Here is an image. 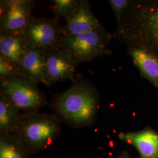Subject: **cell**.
<instances>
[{
    "label": "cell",
    "instance_id": "cell-12",
    "mask_svg": "<svg viewBox=\"0 0 158 158\" xmlns=\"http://www.w3.org/2000/svg\"><path fill=\"white\" fill-rule=\"evenodd\" d=\"M19 74L36 84L45 83L46 78L45 51L38 48H30L19 64Z\"/></svg>",
    "mask_w": 158,
    "mask_h": 158
},
{
    "label": "cell",
    "instance_id": "cell-11",
    "mask_svg": "<svg viewBox=\"0 0 158 158\" xmlns=\"http://www.w3.org/2000/svg\"><path fill=\"white\" fill-rule=\"evenodd\" d=\"M127 51L142 77L158 92V56L143 47L128 44Z\"/></svg>",
    "mask_w": 158,
    "mask_h": 158
},
{
    "label": "cell",
    "instance_id": "cell-4",
    "mask_svg": "<svg viewBox=\"0 0 158 158\" xmlns=\"http://www.w3.org/2000/svg\"><path fill=\"white\" fill-rule=\"evenodd\" d=\"M0 93L23 113L39 111L49 104L38 85L19 74L0 80Z\"/></svg>",
    "mask_w": 158,
    "mask_h": 158
},
{
    "label": "cell",
    "instance_id": "cell-8",
    "mask_svg": "<svg viewBox=\"0 0 158 158\" xmlns=\"http://www.w3.org/2000/svg\"><path fill=\"white\" fill-rule=\"evenodd\" d=\"M44 51L47 70L45 85L48 87L66 80L73 83L76 81V68L79 63L70 51L60 47Z\"/></svg>",
    "mask_w": 158,
    "mask_h": 158
},
{
    "label": "cell",
    "instance_id": "cell-7",
    "mask_svg": "<svg viewBox=\"0 0 158 158\" xmlns=\"http://www.w3.org/2000/svg\"><path fill=\"white\" fill-rule=\"evenodd\" d=\"M62 26L59 19L46 17L31 18L23 35L30 48L44 51L60 48L62 39Z\"/></svg>",
    "mask_w": 158,
    "mask_h": 158
},
{
    "label": "cell",
    "instance_id": "cell-2",
    "mask_svg": "<svg viewBox=\"0 0 158 158\" xmlns=\"http://www.w3.org/2000/svg\"><path fill=\"white\" fill-rule=\"evenodd\" d=\"M100 101V93L96 85L80 77L67 90L55 96L51 105L61 121L80 128L95 123Z\"/></svg>",
    "mask_w": 158,
    "mask_h": 158
},
{
    "label": "cell",
    "instance_id": "cell-6",
    "mask_svg": "<svg viewBox=\"0 0 158 158\" xmlns=\"http://www.w3.org/2000/svg\"><path fill=\"white\" fill-rule=\"evenodd\" d=\"M36 3L33 0L0 1V35L23 34Z\"/></svg>",
    "mask_w": 158,
    "mask_h": 158
},
{
    "label": "cell",
    "instance_id": "cell-1",
    "mask_svg": "<svg viewBox=\"0 0 158 158\" xmlns=\"http://www.w3.org/2000/svg\"><path fill=\"white\" fill-rule=\"evenodd\" d=\"M113 37L125 45L146 48L158 56V0H132Z\"/></svg>",
    "mask_w": 158,
    "mask_h": 158
},
{
    "label": "cell",
    "instance_id": "cell-16",
    "mask_svg": "<svg viewBox=\"0 0 158 158\" xmlns=\"http://www.w3.org/2000/svg\"><path fill=\"white\" fill-rule=\"evenodd\" d=\"M80 0H52L53 11L55 18H60L66 19L76 10Z\"/></svg>",
    "mask_w": 158,
    "mask_h": 158
},
{
    "label": "cell",
    "instance_id": "cell-9",
    "mask_svg": "<svg viewBox=\"0 0 158 158\" xmlns=\"http://www.w3.org/2000/svg\"><path fill=\"white\" fill-rule=\"evenodd\" d=\"M66 20L62 27L63 36L83 34L103 27L93 14L87 0H80L77 7Z\"/></svg>",
    "mask_w": 158,
    "mask_h": 158
},
{
    "label": "cell",
    "instance_id": "cell-17",
    "mask_svg": "<svg viewBox=\"0 0 158 158\" xmlns=\"http://www.w3.org/2000/svg\"><path fill=\"white\" fill-rule=\"evenodd\" d=\"M19 74L18 66L5 57L0 56V80L10 79Z\"/></svg>",
    "mask_w": 158,
    "mask_h": 158
},
{
    "label": "cell",
    "instance_id": "cell-19",
    "mask_svg": "<svg viewBox=\"0 0 158 158\" xmlns=\"http://www.w3.org/2000/svg\"><path fill=\"white\" fill-rule=\"evenodd\" d=\"M116 158H131L130 156V153L127 151H124L120 153Z\"/></svg>",
    "mask_w": 158,
    "mask_h": 158
},
{
    "label": "cell",
    "instance_id": "cell-10",
    "mask_svg": "<svg viewBox=\"0 0 158 158\" xmlns=\"http://www.w3.org/2000/svg\"><path fill=\"white\" fill-rule=\"evenodd\" d=\"M119 139L134 147L140 158H158V131L150 127L132 132H121Z\"/></svg>",
    "mask_w": 158,
    "mask_h": 158
},
{
    "label": "cell",
    "instance_id": "cell-13",
    "mask_svg": "<svg viewBox=\"0 0 158 158\" xmlns=\"http://www.w3.org/2000/svg\"><path fill=\"white\" fill-rule=\"evenodd\" d=\"M29 49L28 44L23 34L0 35V56L7 59L18 66Z\"/></svg>",
    "mask_w": 158,
    "mask_h": 158
},
{
    "label": "cell",
    "instance_id": "cell-5",
    "mask_svg": "<svg viewBox=\"0 0 158 158\" xmlns=\"http://www.w3.org/2000/svg\"><path fill=\"white\" fill-rule=\"evenodd\" d=\"M113 35L102 28L74 36H63L60 48L70 51L79 64L90 62L94 59L110 56L112 51L109 43Z\"/></svg>",
    "mask_w": 158,
    "mask_h": 158
},
{
    "label": "cell",
    "instance_id": "cell-18",
    "mask_svg": "<svg viewBox=\"0 0 158 158\" xmlns=\"http://www.w3.org/2000/svg\"><path fill=\"white\" fill-rule=\"evenodd\" d=\"M108 2L113 9L118 23L122 19L125 10L131 4L132 0H108Z\"/></svg>",
    "mask_w": 158,
    "mask_h": 158
},
{
    "label": "cell",
    "instance_id": "cell-15",
    "mask_svg": "<svg viewBox=\"0 0 158 158\" xmlns=\"http://www.w3.org/2000/svg\"><path fill=\"white\" fill-rule=\"evenodd\" d=\"M29 155L16 134L0 135V158H29Z\"/></svg>",
    "mask_w": 158,
    "mask_h": 158
},
{
    "label": "cell",
    "instance_id": "cell-14",
    "mask_svg": "<svg viewBox=\"0 0 158 158\" xmlns=\"http://www.w3.org/2000/svg\"><path fill=\"white\" fill-rule=\"evenodd\" d=\"M23 114L0 93V135L14 134Z\"/></svg>",
    "mask_w": 158,
    "mask_h": 158
},
{
    "label": "cell",
    "instance_id": "cell-3",
    "mask_svg": "<svg viewBox=\"0 0 158 158\" xmlns=\"http://www.w3.org/2000/svg\"><path fill=\"white\" fill-rule=\"evenodd\" d=\"M61 120L55 114L23 113L15 134L29 152L35 153L51 147L61 132Z\"/></svg>",
    "mask_w": 158,
    "mask_h": 158
}]
</instances>
